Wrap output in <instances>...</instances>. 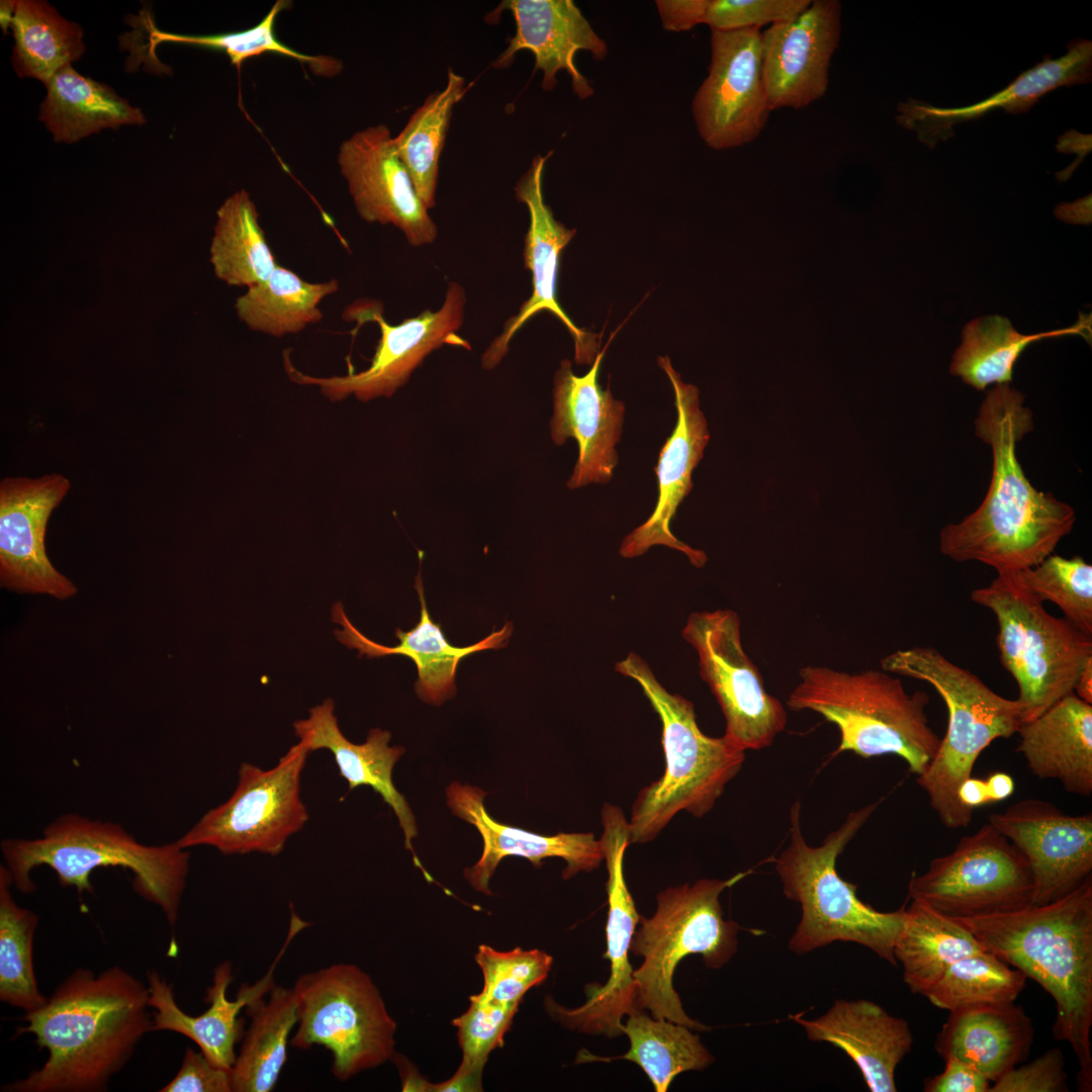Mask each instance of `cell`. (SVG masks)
I'll use <instances>...</instances> for the list:
<instances>
[{
	"label": "cell",
	"instance_id": "1",
	"mask_svg": "<svg viewBox=\"0 0 1092 1092\" xmlns=\"http://www.w3.org/2000/svg\"><path fill=\"white\" fill-rule=\"evenodd\" d=\"M974 425L976 436L992 451L990 485L977 510L942 528L939 550L957 562L978 561L997 573L1032 567L1072 531L1075 511L1035 489L1024 474L1016 448L1033 429V420L1020 391L1009 383L994 385Z\"/></svg>",
	"mask_w": 1092,
	"mask_h": 1092
},
{
	"label": "cell",
	"instance_id": "2",
	"mask_svg": "<svg viewBox=\"0 0 1092 1092\" xmlns=\"http://www.w3.org/2000/svg\"><path fill=\"white\" fill-rule=\"evenodd\" d=\"M149 990L119 966L95 974L78 968L19 1032L49 1053L39 1069L3 1087L9 1092H102L152 1031Z\"/></svg>",
	"mask_w": 1092,
	"mask_h": 1092
},
{
	"label": "cell",
	"instance_id": "3",
	"mask_svg": "<svg viewBox=\"0 0 1092 1092\" xmlns=\"http://www.w3.org/2000/svg\"><path fill=\"white\" fill-rule=\"evenodd\" d=\"M991 952L1033 979L1056 1004L1052 1028L1073 1049L1081 1091L1092 1088V879L1055 902L954 918Z\"/></svg>",
	"mask_w": 1092,
	"mask_h": 1092
},
{
	"label": "cell",
	"instance_id": "4",
	"mask_svg": "<svg viewBox=\"0 0 1092 1092\" xmlns=\"http://www.w3.org/2000/svg\"><path fill=\"white\" fill-rule=\"evenodd\" d=\"M13 886L23 894L35 890L31 871L51 868L62 887L93 893L90 875L98 868L120 867L133 875L132 888L158 906L168 923L176 924L189 871L190 854L177 841L141 843L111 822L66 814L47 826L36 839H6L1 844Z\"/></svg>",
	"mask_w": 1092,
	"mask_h": 1092
},
{
	"label": "cell",
	"instance_id": "5",
	"mask_svg": "<svg viewBox=\"0 0 1092 1092\" xmlns=\"http://www.w3.org/2000/svg\"><path fill=\"white\" fill-rule=\"evenodd\" d=\"M879 802L850 812L843 824L819 846H810L802 833L801 806L790 811V843L775 859L785 896L801 907L800 922L788 947L804 954L835 941L863 945L897 966L894 946L902 928L905 906L881 912L862 902L856 885L843 880L837 857L877 808Z\"/></svg>",
	"mask_w": 1092,
	"mask_h": 1092
},
{
	"label": "cell",
	"instance_id": "6",
	"mask_svg": "<svg viewBox=\"0 0 1092 1092\" xmlns=\"http://www.w3.org/2000/svg\"><path fill=\"white\" fill-rule=\"evenodd\" d=\"M881 667L889 673L928 682L944 701L946 733L916 781L945 828L968 827L974 810L960 803L957 791L972 776L985 748L995 739L1017 733L1022 723L1018 702L996 694L975 673L954 664L934 647L896 650L882 658Z\"/></svg>",
	"mask_w": 1092,
	"mask_h": 1092
},
{
	"label": "cell",
	"instance_id": "7",
	"mask_svg": "<svg viewBox=\"0 0 1092 1092\" xmlns=\"http://www.w3.org/2000/svg\"><path fill=\"white\" fill-rule=\"evenodd\" d=\"M799 677L787 706L815 712L836 725L840 741L835 753L897 755L916 776L936 753L941 738L928 723L926 693L908 694L899 678L883 669L850 673L806 665Z\"/></svg>",
	"mask_w": 1092,
	"mask_h": 1092
},
{
	"label": "cell",
	"instance_id": "8",
	"mask_svg": "<svg viewBox=\"0 0 1092 1092\" xmlns=\"http://www.w3.org/2000/svg\"><path fill=\"white\" fill-rule=\"evenodd\" d=\"M615 669L640 686L661 723L665 768L660 779L638 793L629 820L631 843L643 844L654 840L681 811L697 818L709 813L740 771L745 751L724 736L704 734L693 703L669 693L639 655L629 653Z\"/></svg>",
	"mask_w": 1092,
	"mask_h": 1092
},
{
	"label": "cell",
	"instance_id": "9",
	"mask_svg": "<svg viewBox=\"0 0 1092 1092\" xmlns=\"http://www.w3.org/2000/svg\"><path fill=\"white\" fill-rule=\"evenodd\" d=\"M744 876L741 873L728 880L701 879L657 894L654 914L640 917L631 942V952L643 958L633 972L639 1010L647 1009L654 1018L695 1031L710 1029L685 1012L673 988V974L690 954H701L707 968L720 969L736 952L739 927L724 919L720 895Z\"/></svg>",
	"mask_w": 1092,
	"mask_h": 1092
},
{
	"label": "cell",
	"instance_id": "10",
	"mask_svg": "<svg viewBox=\"0 0 1092 1092\" xmlns=\"http://www.w3.org/2000/svg\"><path fill=\"white\" fill-rule=\"evenodd\" d=\"M971 600L995 616L999 658L1018 686L1022 722L1042 714L1073 693L1092 658V635L1050 614L1011 572L997 573Z\"/></svg>",
	"mask_w": 1092,
	"mask_h": 1092
},
{
	"label": "cell",
	"instance_id": "11",
	"mask_svg": "<svg viewBox=\"0 0 1092 1092\" xmlns=\"http://www.w3.org/2000/svg\"><path fill=\"white\" fill-rule=\"evenodd\" d=\"M292 988L298 1019L290 1044L330 1051L338 1080L346 1081L391 1059L396 1022L371 977L359 967L335 964L302 974Z\"/></svg>",
	"mask_w": 1092,
	"mask_h": 1092
},
{
	"label": "cell",
	"instance_id": "12",
	"mask_svg": "<svg viewBox=\"0 0 1092 1092\" xmlns=\"http://www.w3.org/2000/svg\"><path fill=\"white\" fill-rule=\"evenodd\" d=\"M308 753L298 742L270 769L243 762L230 799L207 811L177 843L186 849L208 845L223 854H279L308 820L300 798Z\"/></svg>",
	"mask_w": 1092,
	"mask_h": 1092
},
{
	"label": "cell",
	"instance_id": "13",
	"mask_svg": "<svg viewBox=\"0 0 1092 1092\" xmlns=\"http://www.w3.org/2000/svg\"><path fill=\"white\" fill-rule=\"evenodd\" d=\"M1034 884L1018 848L987 823L913 875L908 897L952 918L1009 913L1032 905Z\"/></svg>",
	"mask_w": 1092,
	"mask_h": 1092
},
{
	"label": "cell",
	"instance_id": "14",
	"mask_svg": "<svg viewBox=\"0 0 1092 1092\" xmlns=\"http://www.w3.org/2000/svg\"><path fill=\"white\" fill-rule=\"evenodd\" d=\"M740 627L738 614L729 609L694 612L681 635L697 651L700 675L725 717L724 737L742 751L758 750L785 730L788 716L744 651Z\"/></svg>",
	"mask_w": 1092,
	"mask_h": 1092
},
{
	"label": "cell",
	"instance_id": "15",
	"mask_svg": "<svg viewBox=\"0 0 1092 1092\" xmlns=\"http://www.w3.org/2000/svg\"><path fill=\"white\" fill-rule=\"evenodd\" d=\"M601 821L600 842L608 871L605 958L610 963V974L605 984L586 986V999L580 1006L564 1007L546 997L544 1007L551 1018L570 1030L615 1037L623 1034V1017L640 1011L629 953L641 916L624 876V855L631 844L629 821L620 807L610 803L603 805Z\"/></svg>",
	"mask_w": 1092,
	"mask_h": 1092
},
{
	"label": "cell",
	"instance_id": "16",
	"mask_svg": "<svg viewBox=\"0 0 1092 1092\" xmlns=\"http://www.w3.org/2000/svg\"><path fill=\"white\" fill-rule=\"evenodd\" d=\"M464 288L451 281L441 307L426 309L397 325L388 324L381 312L369 310L368 317L378 324L381 335L370 366L343 376L315 377L302 373L283 352V365L289 379L300 385H315L332 401L354 395L361 401L389 397L404 385L412 373L434 350L444 345L469 348L457 335L464 321Z\"/></svg>",
	"mask_w": 1092,
	"mask_h": 1092
},
{
	"label": "cell",
	"instance_id": "17",
	"mask_svg": "<svg viewBox=\"0 0 1092 1092\" xmlns=\"http://www.w3.org/2000/svg\"><path fill=\"white\" fill-rule=\"evenodd\" d=\"M692 112L701 139L723 151L754 141L770 112L761 69V30L711 31L708 76Z\"/></svg>",
	"mask_w": 1092,
	"mask_h": 1092
},
{
	"label": "cell",
	"instance_id": "18",
	"mask_svg": "<svg viewBox=\"0 0 1092 1092\" xmlns=\"http://www.w3.org/2000/svg\"><path fill=\"white\" fill-rule=\"evenodd\" d=\"M552 154L553 151L545 156H535L515 186L516 199L524 203L529 210L530 223L525 236L523 256L525 268L532 273L533 292L522 303L519 311L505 323L500 335L483 353L481 361L486 369H491L500 362L515 334L541 310L550 311L566 327L574 341V359L577 364L594 363L599 353L603 332L598 335L576 327L561 307L557 297L560 255L576 231L558 221L544 200L545 164Z\"/></svg>",
	"mask_w": 1092,
	"mask_h": 1092
},
{
	"label": "cell",
	"instance_id": "19",
	"mask_svg": "<svg viewBox=\"0 0 1092 1092\" xmlns=\"http://www.w3.org/2000/svg\"><path fill=\"white\" fill-rule=\"evenodd\" d=\"M988 823L1025 857L1034 884L1032 905L1071 894L1092 879V814L1069 815L1051 802L1024 799Z\"/></svg>",
	"mask_w": 1092,
	"mask_h": 1092
},
{
	"label": "cell",
	"instance_id": "20",
	"mask_svg": "<svg viewBox=\"0 0 1092 1092\" xmlns=\"http://www.w3.org/2000/svg\"><path fill=\"white\" fill-rule=\"evenodd\" d=\"M385 124L354 132L339 148L337 162L359 216L393 225L413 247L434 243L438 228L399 159Z\"/></svg>",
	"mask_w": 1092,
	"mask_h": 1092
},
{
	"label": "cell",
	"instance_id": "21",
	"mask_svg": "<svg viewBox=\"0 0 1092 1092\" xmlns=\"http://www.w3.org/2000/svg\"><path fill=\"white\" fill-rule=\"evenodd\" d=\"M70 488L60 474L7 477L0 485V573L2 585L67 599L76 594L46 553L48 520Z\"/></svg>",
	"mask_w": 1092,
	"mask_h": 1092
},
{
	"label": "cell",
	"instance_id": "22",
	"mask_svg": "<svg viewBox=\"0 0 1092 1092\" xmlns=\"http://www.w3.org/2000/svg\"><path fill=\"white\" fill-rule=\"evenodd\" d=\"M840 18L838 0H814L796 18L761 31V69L770 111L801 109L825 95Z\"/></svg>",
	"mask_w": 1092,
	"mask_h": 1092
},
{
	"label": "cell",
	"instance_id": "23",
	"mask_svg": "<svg viewBox=\"0 0 1092 1092\" xmlns=\"http://www.w3.org/2000/svg\"><path fill=\"white\" fill-rule=\"evenodd\" d=\"M657 363L673 387L677 420L654 467L658 480L655 509L646 522L624 538L619 552L625 558H634L652 546L662 545L682 552L694 566L703 567L707 561L705 552L678 540L670 524L677 507L693 488L692 472L703 457L710 434L699 407L698 388L682 382L667 356L658 357Z\"/></svg>",
	"mask_w": 1092,
	"mask_h": 1092
},
{
	"label": "cell",
	"instance_id": "24",
	"mask_svg": "<svg viewBox=\"0 0 1092 1092\" xmlns=\"http://www.w3.org/2000/svg\"><path fill=\"white\" fill-rule=\"evenodd\" d=\"M619 329L611 334L607 346L598 353L585 375H575L571 362L565 359L554 376L551 438L556 445L573 438L579 450L567 481L569 488L609 482L618 463L616 444L622 434L625 405L614 399L609 387H601L599 373L608 345Z\"/></svg>",
	"mask_w": 1092,
	"mask_h": 1092
},
{
	"label": "cell",
	"instance_id": "25",
	"mask_svg": "<svg viewBox=\"0 0 1092 1092\" xmlns=\"http://www.w3.org/2000/svg\"><path fill=\"white\" fill-rule=\"evenodd\" d=\"M505 10L512 13L516 32L491 64L494 69L509 68L516 54L527 50L535 58L534 73H543L541 87L544 91H552L558 84L557 73L564 71L570 78L573 93L580 100L594 95L593 86L575 64V56L577 52L585 51L594 60L603 61L608 55V46L573 1L505 0L486 20L493 23Z\"/></svg>",
	"mask_w": 1092,
	"mask_h": 1092
},
{
	"label": "cell",
	"instance_id": "26",
	"mask_svg": "<svg viewBox=\"0 0 1092 1092\" xmlns=\"http://www.w3.org/2000/svg\"><path fill=\"white\" fill-rule=\"evenodd\" d=\"M447 805L452 814L473 825L483 840L482 854L464 877L478 892L491 895L489 881L506 856H520L540 868L548 857H560L566 866L562 878L568 880L580 872H592L604 860L600 839L594 833H557L543 835L496 821L486 811V793L477 787L452 782L446 789Z\"/></svg>",
	"mask_w": 1092,
	"mask_h": 1092
},
{
	"label": "cell",
	"instance_id": "27",
	"mask_svg": "<svg viewBox=\"0 0 1092 1092\" xmlns=\"http://www.w3.org/2000/svg\"><path fill=\"white\" fill-rule=\"evenodd\" d=\"M1067 49L1064 56L1058 59L1046 56L1002 90L971 105L936 107L909 98L897 105L896 121L900 126L914 131L920 143L932 149L939 142L954 135V125L978 119L996 108L1010 113L1025 112L1043 95L1059 87L1091 81L1092 42L1077 38Z\"/></svg>",
	"mask_w": 1092,
	"mask_h": 1092
},
{
	"label": "cell",
	"instance_id": "28",
	"mask_svg": "<svg viewBox=\"0 0 1092 1092\" xmlns=\"http://www.w3.org/2000/svg\"><path fill=\"white\" fill-rule=\"evenodd\" d=\"M300 931L290 924L287 941L267 974L255 984H243L235 1000L228 998V988L233 981V968L229 961L216 967L212 985L206 989L205 1001L209 1007L193 1016L185 1013L176 1003L172 986L156 971L149 972V1006L154 1009L152 1031L168 1030L193 1040L205 1057L214 1065L233 1069L237 1054L236 1045L244 1036L243 1008L264 997L274 986L273 973L283 950L292 937Z\"/></svg>",
	"mask_w": 1092,
	"mask_h": 1092
},
{
	"label": "cell",
	"instance_id": "29",
	"mask_svg": "<svg viewBox=\"0 0 1092 1092\" xmlns=\"http://www.w3.org/2000/svg\"><path fill=\"white\" fill-rule=\"evenodd\" d=\"M808 1038L842 1050L857 1066L872 1092H896L895 1071L911 1051L908 1022L873 1001L836 1000L815 1019L795 1016Z\"/></svg>",
	"mask_w": 1092,
	"mask_h": 1092
},
{
	"label": "cell",
	"instance_id": "30",
	"mask_svg": "<svg viewBox=\"0 0 1092 1092\" xmlns=\"http://www.w3.org/2000/svg\"><path fill=\"white\" fill-rule=\"evenodd\" d=\"M415 587L421 602V618L416 627L406 632L396 629L397 645L385 646L368 639L350 622L339 602L332 608L333 621L342 626V629L335 630V635L347 648L357 649L360 656L373 658L398 654L411 658L418 668L415 685L417 695L428 704L440 706L456 693L455 675L460 661L474 652L505 646L513 626L506 623L499 631L492 632L475 644L453 646L447 641L440 625L430 617L420 573L416 577Z\"/></svg>",
	"mask_w": 1092,
	"mask_h": 1092
},
{
	"label": "cell",
	"instance_id": "31",
	"mask_svg": "<svg viewBox=\"0 0 1092 1092\" xmlns=\"http://www.w3.org/2000/svg\"><path fill=\"white\" fill-rule=\"evenodd\" d=\"M334 709L331 698L311 708L306 719L293 723L295 735L309 752L330 750L350 790L367 786L381 796L398 820L404 835V846L412 852L416 867L432 882L412 843L413 838L418 835L415 815L392 782L393 766L404 753V748L398 745L389 746L391 734L380 728L371 729L364 743H352L340 730Z\"/></svg>",
	"mask_w": 1092,
	"mask_h": 1092
},
{
	"label": "cell",
	"instance_id": "32",
	"mask_svg": "<svg viewBox=\"0 0 1092 1092\" xmlns=\"http://www.w3.org/2000/svg\"><path fill=\"white\" fill-rule=\"evenodd\" d=\"M1017 747L1031 774L1074 795L1092 794V705L1074 693L1022 722Z\"/></svg>",
	"mask_w": 1092,
	"mask_h": 1092
},
{
	"label": "cell",
	"instance_id": "33",
	"mask_svg": "<svg viewBox=\"0 0 1092 1092\" xmlns=\"http://www.w3.org/2000/svg\"><path fill=\"white\" fill-rule=\"evenodd\" d=\"M1033 1036L1031 1018L1013 1002L949 1012L934 1048L944 1060L964 1061L993 1083L1027 1058Z\"/></svg>",
	"mask_w": 1092,
	"mask_h": 1092
},
{
	"label": "cell",
	"instance_id": "34",
	"mask_svg": "<svg viewBox=\"0 0 1092 1092\" xmlns=\"http://www.w3.org/2000/svg\"><path fill=\"white\" fill-rule=\"evenodd\" d=\"M39 119L57 143L72 144L105 128L142 125L143 111L111 87L77 72L69 65L46 84Z\"/></svg>",
	"mask_w": 1092,
	"mask_h": 1092
},
{
	"label": "cell",
	"instance_id": "35",
	"mask_svg": "<svg viewBox=\"0 0 1092 1092\" xmlns=\"http://www.w3.org/2000/svg\"><path fill=\"white\" fill-rule=\"evenodd\" d=\"M911 901L894 956L902 965L910 992L925 996L954 963L986 947L954 918L921 901Z\"/></svg>",
	"mask_w": 1092,
	"mask_h": 1092
},
{
	"label": "cell",
	"instance_id": "36",
	"mask_svg": "<svg viewBox=\"0 0 1092 1092\" xmlns=\"http://www.w3.org/2000/svg\"><path fill=\"white\" fill-rule=\"evenodd\" d=\"M1 19L13 30L12 66L20 78L46 84L85 53L82 27L46 1H2Z\"/></svg>",
	"mask_w": 1092,
	"mask_h": 1092
},
{
	"label": "cell",
	"instance_id": "37",
	"mask_svg": "<svg viewBox=\"0 0 1092 1092\" xmlns=\"http://www.w3.org/2000/svg\"><path fill=\"white\" fill-rule=\"evenodd\" d=\"M1070 335H1080L1088 341L1091 315L1081 314L1068 328L1032 335L1020 334L1005 316H980L965 326L949 371L978 390L1010 383L1017 359L1031 343Z\"/></svg>",
	"mask_w": 1092,
	"mask_h": 1092
},
{
	"label": "cell",
	"instance_id": "38",
	"mask_svg": "<svg viewBox=\"0 0 1092 1092\" xmlns=\"http://www.w3.org/2000/svg\"><path fill=\"white\" fill-rule=\"evenodd\" d=\"M251 1017L232 1069L233 1092H269L287 1061L289 1035L297 1024L293 988L275 985L269 996L247 1006Z\"/></svg>",
	"mask_w": 1092,
	"mask_h": 1092
},
{
	"label": "cell",
	"instance_id": "39",
	"mask_svg": "<svg viewBox=\"0 0 1092 1092\" xmlns=\"http://www.w3.org/2000/svg\"><path fill=\"white\" fill-rule=\"evenodd\" d=\"M690 1027L637 1011L622 1025L629 1050L617 1057H598L581 1051L576 1063L627 1060L638 1065L656 1092H665L673 1079L688 1071H702L714 1058Z\"/></svg>",
	"mask_w": 1092,
	"mask_h": 1092
},
{
	"label": "cell",
	"instance_id": "40",
	"mask_svg": "<svg viewBox=\"0 0 1092 1092\" xmlns=\"http://www.w3.org/2000/svg\"><path fill=\"white\" fill-rule=\"evenodd\" d=\"M338 290L337 279L308 282L278 265L267 280L239 296L235 307L251 331L281 338L320 323L322 301Z\"/></svg>",
	"mask_w": 1092,
	"mask_h": 1092
},
{
	"label": "cell",
	"instance_id": "41",
	"mask_svg": "<svg viewBox=\"0 0 1092 1092\" xmlns=\"http://www.w3.org/2000/svg\"><path fill=\"white\" fill-rule=\"evenodd\" d=\"M210 246L215 276L247 289L267 280L278 266L248 191L234 192L219 206Z\"/></svg>",
	"mask_w": 1092,
	"mask_h": 1092
},
{
	"label": "cell",
	"instance_id": "42",
	"mask_svg": "<svg viewBox=\"0 0 1092 1092\" xmlns=\"http://www.w3.org/2000/svg\"><path fill=\"white\" fill-rule=\"evenodd\" d=\"M465 85V79L449 68L445 87L428 95L393 139L396 153L428 209L436 205L440 157L453 108L468 90Z\"/></svg>",
	"mask_w": 1092,
	"mask_h": 1092
},
{
	"label": "cell",
	"instance_id": "43",
	"mask_svg": "<svg viewBox=\"0 0 1092 1092\" xmlns=\"http://www.w3.org/2000/svg\"><path fill=\"white\" fill-rule=\"evenodd\" d=\"M6 866L0 868V1000L25 1012L42 1006L48 998L38 988L32 946L38 918L20 907L10 888Z\"/></svg>",
	"mask_w": 1092,
	"mask_h": 1092
},
{
	"label": "cell",
	"instance_id": "44",
	"mask_svg": "<svg viewBox=\"0 0 1092 1092\" xmlns=\"http://www.w3.org/2000/svg\"><path fill=\"white\" fill-rule=\"evenodd\" d=\"M1026 979L986 948L954 963L925 997L949 1012L1008 1004L1024 989Z\"/></svg>",
	"mask_w": 1092,
	"mask_h": 1092
},
{
	"label": "cell",
	"instance_id": "45",
	"mask_svg": "<svg viewBox=\"0 0 1092 1092\" xmlns=\"http://www.w3.org/2000/svg\"><path fill=\"white\" fill-rule=\"evenodd\" d=\"M289 6L288 1L278 0L262 20L243 31L212 35H186L161 31L156 26L150 27V47L153 53L162 42H178L220 50L228 55L233 65L238 68L250 58L272 53L295 59L308 65L314 74L335 76L341 72L342 63L325 56H309L298 53L282 43L275 34V21L278 14Z\"/></svg>",
	"mask_w": 1092,
	"mask_h": 1092
},
{
	"label": "cell",
	"instance_id": "46",
	"mask_svg": "<svg viewBox=\"0 0 1092 1092\" xmlns=\"http://www.w3.org/2000/svg\"><path fill=\"white\" fill-rule=\"evenodd\" d=\"M1011 573L1035 599L1056 604L1066 619L1092 635V565L1081 556L1051 554Z\"/></svg>",
	"mask_w": 1092,
	"mask_h": 1092
},
{
	"label": "cell",
	"instance_id": "47",
	"mask_svg": "<svg viewBox=\"0 0 1092 1092\" xmlns=\"http://www.w3.org/2000/svg\"><path fill=\"white\" fill-rule=\"evenodd\" d=\"M475 962L483 977L480 992L483 996L502 1003L520 1004L531 988L547 978L552 957L539 949L516 947L502 951L480 944Z\"/></svg>",
	"mask_w": 1092,
	"mask_h": 1092
},
{
	"label": "cell",
	"instance_id": "48",
	"mask_svg": "<svg viewBox=\"0 0 1092 1092\" xmlns=\"http://www.w3.org/2000/svg\"><path fill=\"white\" fill-rule=\"evenodd\" d=\"M467 1010L453 1019L457 1027L462 1060L456 1073L482 1075L489 1054L504 1044L519 1004H507L486 998L481 993L469 998Z\"/></svg>",
	"mask_w": 1092,
	"mask_h": 1092
},
{
	"label": "cell",
	"instance_id": "49",
	"mask_svg": "<svg viewBox=\"0 0 1092 1092\" xmlns=\"http://www.w3.org/2000/svg\"><path fill=\"white\" fill-rule=\"evenodd\" d=\"M812 0H708L703 23L711 31L760 28L792 20Z\"/></svg>",
	"mask_w": 1092,
	"mask_h": 1092
},
{
	"label": "cell",
	"instance_id": "50",
	"mask_svg": "<svg viewBox=\"0 0 1092 1092\" xmlns=\"http://www.w3.org/2000/svg\"><path fill=\"white\" fill-rule=\"evenodd\" d=\"M1065 1058L1058 1048L1032 1062L1014 1067L993 1082L989 1092H1068Z\"/></svg>",
	"mask_w": 1092,
	"mask_h": 1092
},
{
	"label": "cell",
	"instance_id": "51",
	"mask_svg": "<svg viewBox=\"0 0 1092 1092\" xmlns=\"http://www.w3.org/2000/svg\"><path fill=\"white\" fill-rule=\"evenodd\" d=\"M232 1069L211 1063L200 1051L187 1048L175 1077L160 1092H231Z\"/></svg>",
	"mask_w": 1092,
	"mask_h": 1092
},
{
	"label": "cell",
	"instance_id": "52",
	"mask_svg": "<svg viewBox=\"0 0 1092 1092\" xmlns=\"http://www.w3.org/2000/svg\"><path fill=\"white\" fill-rule=\"evenodd\" d=\"M990 1081L975 1067L950 1058L942 1073L924 1080L925 1092H989Z\"/></svg>",
	"mask_w": 1092,
	"mask_h": 1092
},
{
	"label": "cell",
	"instance_id": "53",
	"mask_svg": "<svg viewBox=\"0 0 1092 1092\" xmlns=\"http://www.w3.org/2000/svg\"><path fill=\"white\" fill-rule=\"evenodd\" d=\"M708 0H656L655 5L665 30L680 32L702 24Z\"/></svg>",
	"mask_w": 1092,
	"mask_h": 1092
},
{
	"label": "cell",
	"instance_id": "54",
	"mask_svg": "<svg viewBox=\"0 0 1092 1092\" xmlns=\"http://www.w3.org/2000/svg\"><path fill=\"white\" fill-rule=\"evenodd\" d=\"M960 803L968 809L990 804L986 782L979 778L970 777L960 785L958 791Z\"/></svg>",
	"mask_w": 1092,
	"mask_h": 1092
},
{
	"label": "cell",
	"instance_id": "55",
	"mask_svg": "<svg viewBox=\"0 0 1092 1092\" xmlns=\"http://www.w3.org/2000/svg\"><path fill=\"white\" fill-rule=\"evenodd\" d=\"M985 782L990 804L1006 800L1015 791L1014 780L1006 772H993Z\"/></svg>",
	"mask_w": 1092,
	"mask_h": 1092
},
{
	"label": "cell",
	"instance_id": "56",
	"mask_svg": "<svg viewBox=\"0 0 1092 1092\" xmlns=\"http://www.w3.org/2000/svg\"><path fill=\"white\" fill-rule=\"evenodd\" d=\"M1073 693L1082 701L1092 705V658H1090L1075 684Z\"/></svg>",
	"mask_w": 1092,
	"mask_h": 1092
}]
</instances>
